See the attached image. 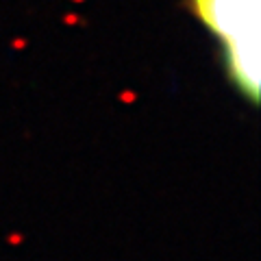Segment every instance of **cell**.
<instances>
[{"label":"cell","mask_w":261,"mask_h":261,"mask_svg":"<svg viewBox=\"0 0 261 261\" xmlns=\"http://www.w3.org/2000/svg\"><path fill=\"white\" fill-rule=\"evenodd\" d=\"M196 20L205 24L224 55V70L250 105L259 100V18L261 0H187Z\"/></svg>","instance_id":"6da1fadb"}]
</instances>
